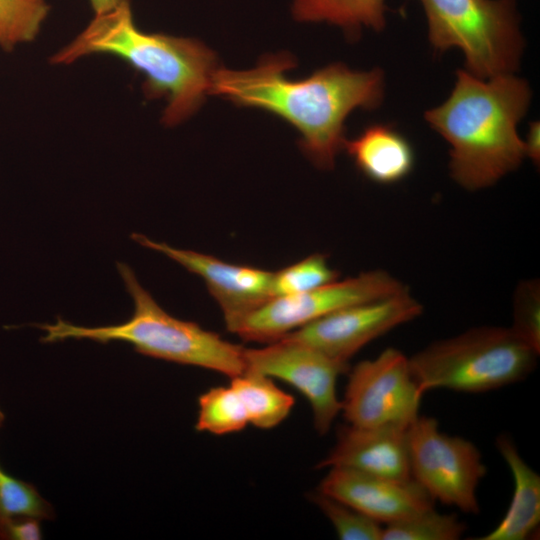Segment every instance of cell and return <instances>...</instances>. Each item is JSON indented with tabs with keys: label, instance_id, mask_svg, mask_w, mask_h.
Returning <instances> with one entry per match:
<instances>
[{
	"label": "cell",
	"instance_id": "obj_3",
	"mask_svg": "<svg viewBox=\"0 0 540 540\" xmlns=\"http://www.w3.org/2000/svg\"><path fill=\"white\" fill-rule=\"evenodd\" d=\"M92 54L116 56L141 72L145 96L167 101L162 116L167 126L183 122L200 107L218 69L213 51L196 39L141 31L130 0L94 14L51 63L67 65Z\"/></svg>",
	"mask_w": 540,
	"mask_h": 540
},
{
	"label": "cell",
	"instance_id": "obj_7",
	"mask_svg": "<svg viewBox=\"0 0 540 540\" xmlns=\"http://www.w3.org/2000/svg\"><path fill=\"white\" fill-rule=\"evenodd\" d=\"M406 289L390 273L370 270L310 291L272 297L226 327L245 341L269 343L342 308Z\"/></svg>",
	"mask_w": 540,
	"mask_h": 540
},
{
	"label": "cell",
	"instance_id": "obj_14",
	"mask_svg": "<svg viewBox=\"0 0 540 540\" xmlns=\"http://www.w3.org/2000/svg\"><path fill=\"white\" fill-rule=\"evenodd\" d=\"M408 427L340 426L334 447L317 468L341 467L398 481L412 479Z\"/></svg>",
	"mask_w": 540,
	"mask_h": 540
},
{
	"label": "cell",
	"instance_id": "obj_26",
	"mask_svg": "<svg viewBox=\"0 0 540 540\" xmlns=\"http://www.w3.org/2000/svg\"><path fill=\"white\" fill-rule=\"evenodd\" d=\"M40 521L30 517L0 520V539L40 540L43 538Z\"/></svg>",
	"mask_w": 540,
	"mask_h": 540
},
{
	"label": "cell",
	"instance_id": "obj_10",
	"mask_svg": "<svg viewBox=\"0 0 540 540\" xmlns=\"http://www.w3.org/2000/svg\"><path fill=\"white\" fill-rule=\"evenodd\" d=\"M244 356L246 371L280 379L305 396L320 435L330 430L342 408L337 396V379L348 371V363L333 360L288 335L262 348H245Z\"/></svg>",
	"mask_w": 540,
	"mask_h": 540
},
{
	"label": "cell",
	"instance_id": "obj_6",
	"mask_svg": "<svg viewBox=\"0 0 540 540\" xmlns=\"http://www.w3.org/2000/svg\"><path fill=\"white\" fill-rule=\"evenodd\" d=\"M435 50L457 47L466 71L488 79L513 73L524 46L516 0H419Z\"/></svg>",
	"mask_w": 540,
	"mask_h": 540
},
{
	"label": "cell",
	"instance_id": "obj_19",
	"mask_svg": "<svg viewBox=\"0 0 540 540\" xmlns=\"http://www.w3.org/2000/svg\"><path fill=\"white\" fill-rule=\"evenodd\" d=\"M248 424L244 405L231 385L213 387L199 396L197 431L225 435L239 432Z\"/></svg>",
	"mask_w": 540,
	"mask_h": 540
},
{
	"label": "cell",
	"instance_id": "obj_29",
	"mask_svg": "<svg viewBox=\"0 0 540 540\" xmlns=\"http://www.w3.org/2000/svg\"><path fill=\"white\" fill-rule=\"evenodd\" d=\"M4 420H5V414L0 409V427L3 425Z\"/></svg>",
	"mask_w": 540,
	"mask_h": 540
},
{
	"label": "cell",
	"instance_id": "obj_22",
	"mask_svg": "<svg viewBox=\"0 0 540 540\" xmlns=\"http://www.w3.org/2000/svg\"><path fill=\"white\" fill-rule=\"evenodd\" d=\"M337 279L339 272L329 265L327 257L315 253L274 272L272 297L310 291Z\"/></svg>",
	"mask_w": 540,
	"mask_h": 540
},
{
	"label": "cell",
	"instance_id": "obj_27",
	"mask_svg": "<svg viewBox=\"0 0 540 540\" xmlns=\"http://www.w3.org/2000/svg\"><path fill=\"white\" fill-rule=\"evenodd\" d=\"M540 130L539 123L530 124L526 140L524 141L525 156L530 158L534 164H539L540 160Z\"/></svg>",
	"mask_w": 540,
	"mask_h": 540
},
{
	"label": "cell",
	"instance_id": "obj_4",
	"mask_svg": "<svg viewBox=\"0 0 540 540\" xmlns=\"http://www.w3.org/2000/svg\"><path fill=\"white\" fill-rule=\"evenodd\" d=\"M117 269L134 302L133 314L126 322L84 327L57 318L55 323L36 325L45 333L41 341L89 339L103 344L123 341L143 355L209 369L230 378L246 371L245 348L195 322L168 314L138 282L127 264L118 262Z\"/></svg>",
	"mask_w": 540,
	"mask_h": 540
},
{
	"label": "cell",
	"instance_id": "obj_16",
	"mask_svg": "<svg viewBox=\"0 0 540 540\" xmlns=\"http://www.w3.org/2000/svg\"><path fill=\"white\" fill-rule=\"evenodd\" d=\"M343 149L362 174L380 184L404 179L414 165L412 146L387 124L366 127L357 137L345 139Z\"/></svg>",
	"mask_w": 540,
	"mask_h": 540
},
{
	"label": "cell",
	"instance_id": "obj_24",
	"mask_svg": "<svg viewBox=\"0 0 540 540\" xmlns=\"http://www.w3.org/2000/svg\"><path fill=\"white\" fill-rule=\"evenodd\" d=\"M22 517L51 520L54 511L34 485L9 475L0 467V520Z\"/></svg>",
	"mask_w": 540,
	"mask_h": 540
},
{
	"label": "cell",
	"instance_id": "obj_18",
	"mask_svg": "<svg viewBox=\"0 0 540 540\" xmlns=\"http://www.w3.org/2000/svg\"><path fill=\"white\" fill-rule=\"evenodd\" d=\"M230 385L244 405L249 424L261 429H271L283 422L295 403L292 395L258 372L247 370L231 378Z\"/></svg>",
	"mask_w": 540,
	"mask_h": 540
},
{
	"label": "cell",
	"instance_id": "obj_20",
	"mask_svg": "<svg viewBox=\"0 0 540 540\" xmlns=\"http://www.w3.org/2000/svg\"><path fill=\"white\" fill-rule=\"evenodd\" d=\"M48 13L45 0H0V48L11 52L33 41Z\"/></svg>",
	"mask_w": 540,
	"mask_h": 540
},
{
	"label": "cell",
	"instance_id": "obj_11",
	"mask_svg": "<svg viewBox=\"0 0 540 540\" xmlns=\"http://www.w3.org/2000/svg\"><path fill=\"white\" fill-rule=\"evenodd\" d=\"M422 312L421 303L406 289L342 308L286 335L333 360L348 363L365 345L397 326L414 320Z\"/></svg>",
	"mask_w": 540,
	"mask_h": 540
},
{
	"label": "cell",
	"instance_id": "obj_8",
	"mask_svg": "<svg viewBox=\"0 0 540 540\" xmlns=\"http://www.w3.org/2000/svg\"><path fill=\"white\" fill-rule=\"evenodd\" d=\"M411 477L434 501L465 513L480 511L476 490L487 473L478 448L440 431L433 417L418 416L407 429Z\"/></svg>",
	"mask_w": 540,
	"mask_h": 540
},
{
	"label": "cell",
	"instance_id": "obj_15",
	"mask_svg": "<svg viewBox=\"0 0 540 540\" xmlns=\"http://www.w3.org/2000/svg\"><path fill=\"white\" fill-rule=\"evenodd\" d=\"M496 447L513 476V497L500 523L475 539L525 540L535 534L540 523V476L520 456L508 435H499Z\"/></svg>",
	"mask_w": 540,
	"mask_h": 540
},
{
	"label": "cell",
	"instance_id": "obj_1",
	"mask_svg": "<svg viewBox=\"0 0 540 540\" xmlns=\"http://www.w3.org/2000/svg\"><path fill=\"white\" fill-rule=\"evenodd\" d=\"M294 65L290 55L281 53L264 57L254 69H217L209 93L281 117L299 131L300 147L313 164L331 169L343 148L346 117L357 108L373 109L381 103L383 73L335 63L292 81L284 73Z\"/></svg>",
	"mask_w": 540,
	"mask_h": 540
},
{
	"label": "cell",
	"instance_id": "obj_2",
	"mask_svg": "<svg viewBox=\"0 0 540 540\" xmlns=\"http://www.w3.org/2000/svg\"><path fill=\"white\" fill-rule=\"evenodd\" d=\"M455 86L425 120L450 145L452 178L467 190L493 185L517 169L525 156L517 124L527 112L528 83L512 73L485 81L457 70Z\"/></svg>",
	"mask_w": 540,
	"mask_h": 540
},
{
	"label": "cell",
	"instance_id": "obj_21",
	"mask_svg": "<svg viewBox=\"0 0 540 540\" xmlns=\"http://www.w3.org/2000/svg\"><path fill=\"white\" fill-rule=\"evenodd\" d=\"M466 525L455 514H440L434 508L386 524L381 540H458Z\"/></svg>",
	"mask_w": 540,
	"mask_h": 540
},
{
	"label": "cell",
	"instance_id": "obj_5",
	"mask_svg": "<svg viewBox=\"0 0 540 540\" xmlns=\"http://www.w3.org/2000/svg\"><path fill=\"white\" fill-rule=\"evenodd\" d=\"M538 355L510 327L482 326L434 342L409 360L423 393H483L526 378Z\"/></svg>",
	"mask_w": 540,
	"mask_h": 540
},
{
	"label": "cell",
	"instance_id": "obj_25",
	"mask_svg": "<svg viewBox=\"0 0 540 540\" xmlns=\"http://www.w3.org/2000/svg\"><path fill=\"white\" fill-rule=\"evenodd\" d=\"M522 341L540 352V285L536 279L522 281L513 299V324L510 327Z\"/></svg>",
	"mask_w": 540,
	"mask_h": 540
},
{
	"label": "cell",
	"instance_id": "obj_13",
	"mask_svg": "<svg viewBox=\"0 0 540 540\" xmlns=\"http://www.w3.org/2000/svg\"><path fill=\"white\" fill-rule=\"evenodd\" d=\"M318 490L374 520L390 524L434 508L435 501L413 479L398 481L332 467Z\"/></svg>",
	"mask_w": 540,
	"mask_h": 540
},
{
	"label": "cell",
	"instance_id": "obj_23",
	"mask_svg": "<svg viewBox=\"0 0 540 540\" xmlns=\"http://www.w3.org/2000/svg\"><path fill=\"white\" fill-rule=\"evenodd\" d=\"M310 499L332 523L339 539L381 540L380 522L318 489Z\"/></svg>",
	"mask_w": 540,
	"mask_h": 540
},
{
	"label": "cell",
	"instance_id": "obj_9",
	"mask_svg": "<svg viewBox=\"0 0 540 540\" xmlns=\"http://www.w3.org/2000/svg\"><path fill=\"white\" fill-rule=\"evenodd\" d=\"M423 395L409 358L390 347L353 367L341 400V412L348 424L354 426L409 427L419 416Z\"/></svg>",
	"mask_w": 540,
	"mask_h": 540
},
{
	"label": "cell",
	"instance_id": "obj_12",
	"mask_svg": "<svg viewBox=\"0 0 540 540\" xmlns=\"http://www.w3.org/2000/svg\"><path fill=\"white\" fill-rule=\"evenodd\" d=\"M131 238L144 247L163 253L189 272L200 276L220 306L225 324L272 298L274 272L228 263L192 250L177 249L142 234L133 233Z\"/></svg>",
	"mask_w": 540,
	"mask_h": 540
},
{
	"label": "cell",
	"instance_id": "obj_28",
	"mask_svg": "<svg viewBox=\"0 0 540 540\" xmlns=\"http://www.w3.org/2000/svg\"><path fill=\"white\" fill-rule=\"evenodd\" d=\"M94 14L104 13L118 5L121 0H89Z\"/></svg>",
	"mask_w": 540,
	"mask_h": 540
},
{
	"label": "cell",
	"instance_id": "obj_17",
	"mask_svg": "<svg viewBox=\"0 0 540 540\" xmlns=\"http://www.w3.org/2000/svg\"><path fill=\"white\" fill-rule=\"evenodd\" d=\"M386 0H293L292 13L297 21L327 22L349 34L362 27L375 31L386 24Z\"/></svg>",
	"mask_w": 540,
	"mask_h": 540
}]
</instances>
